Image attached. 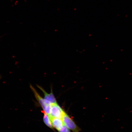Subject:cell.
I'll list each match as a JSON object with an SVG mask.
<instances>
[{"label": "cell", "instance_id": "obj_2", "mask_svg": "<svg viewBox=\"0 0 132 132\" xmlns=\"http://www.w3.org/2000/svg\"><path fill=\"white\" fill-rule=\"evenodd\" d=\"M64 125L73 132H79L80 129L67 113H64L62 118Z\"/></svg>", "mask_w": 132, "mask_h": 132}, {"label": "cell", "instance_id": "obj_4", "mask_svg": "<svg viewBox=\"0 0 132 132\" xmlns=\"http://www.w3.org/2000/svg\"><path fill=\"white\" fill-rule=\"evenodd\" d=\"M37 87L41 91H42L44 94V99L47 100L51 104L57 103L56 100L54 95L53 92V89L52 86H51L50 93L49 94L46 92L45 90L42 87L37 85Z\"/></svg>", "mask_w": 132, "mask_h": 132}, {"label": "cell", "instance_id": "obj_6", "mask_svg": "<svg viewBox=\"0 0 132 132\" xmlns=\"http://www.w3.org/2000/svg\"><path fill=\"white\" fill-rule=\"evenodd\" d=\"M42 112L44 114L43 120L44 123L49 128H51V129H53L54 128L53 126L52 122L49 116L44 111H42Z\"/></svg>", "mask_w": 132, "mask_h": 132}, {"label": "cell", "instance_id": "obj_1", "mask_svg": "<svg viewBox=\"0 0 132 132\" xmlns=\"http://www.w3.org/2000/svg\"><path fill=\"white\" fill-rule=\"evenodd\" d=\"M30 88L34 93L36 100L42 107L44 111L49 116V118H50L51 103L47 100L41 97L36 89L32 85H30Z\"/></svg>", "mask_w": 132, "mask_h": 132}, {"label": "cell", "instance_id": "obj_5", "mask_svg": "<svg viewBox=\"0 0 132 132\" xmlns=\"http://www.w3.org/2000/svg\"><path fill=\"white\" fill-rule=\"evenodd\" d=\"M53 128L59 131L63 126L64 123L62 120L60 119L52 118L50 119Z\"/></svg>", "mask_w": 132, "mask_h": 132}, {"label": "cell", "instance_id": "obj_7", "mask_svg": "<svg viewBox=\"0 0 132 132\" xmlns=\"http://www.w3.org/2000/svg\"><path fill=\"white\" fill-rule=\"evenodd\" d=\"M59 132H70L69 129L65 125H64L61 129L59 131Z\"/></svg>", "mask_w": 132, "mask_h": 132}, {"label": "cell", "instance_id": "obj_3", "mask_svg": "<svg viewBox=\"0 0 132 132\" xmlns=\"http://www.w3.org/2000/svg\"><path fill=\"white\" fill-rule=\"evenodd\" d=\"M65 111L58 105L57 103L51 104L50 119L56 118L62 119Z\"/></svg>", "mask_w": 132, "mask_h": 132}]
</instances>
